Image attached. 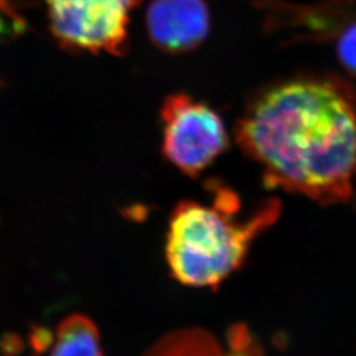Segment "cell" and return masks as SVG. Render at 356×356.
<instances>
[{
    "mask_svg": "<svg viewBox=\"0 0 356 356\" xmlns=\"http://www.w3.org/2000/svg\"><path fill=\"white\" fill-rule=\"evenodd\" d=\"M270 189L348 202L356 179V91L331 73H300L254 91L235 128Z\"/></svg>",
    "mask_w": 356,
    "mask_h": 356,
    "instance_id": "1",
    "label": "cell"
},
{
    "mask_svg": "<svg viewBox=\"0 0 356 356\" xmlns=\"http://www.w3.org/2000/svg\"><path fill=\"white\" fill-rule=\"evenodd\" d=\"M210 202L181 201L169 216L165 241L170 276L191 288L218 289L244 266L254 241L275 225L281 202L272 197L241 216L238 194L211 181Z\"/></svg>",
    "mask_w": 356,
    "mask_h": 356,
    "instance_id": "2",
    "label": "cell"
},
{
    "mask_svg": "<svg viewBox=\"0 0 356 356\" xmlns=\"http://www.w3.org/2000/svg\"><path fill=\"white\" fill-rule=\"evenodd\" d=\"M141 0H44L56 42L72 53L127 51L131 13Z\"/></svg>",
    "mask_w": 356,
    "mask_h": 356,
    "instance_id": "3",
    "label": "cell"
},
{
    "mask_svg": "<svg viewBox=\"0 0 356 356\" xmlns=\"http://www.w3.org/2000/svg\"><path fill=\"white\" fill-rule=\"evenodd\" d=\"M163 153L188 177H198L227 151L229 136L220 115L188 94H173L161 106Z\"/></svg>",
    "mask_w": 356,
    "mask_h": 356,
    "instance_id": "4",
    "label": "cell"
},
{
    "mask_svg": "<svg viewBox=\"0 0 356 356\" xmlns=\"http://www.w3.org/2000/svg\"><path fill=\"white\" fill-rule=\"evenodd\" d=\"M145 23L153 45L169 54L198 48L211 26L204 0H152Z\"/></svg>",
    "mask_w": 356,
    "mask_h": 356,
    "instance_id": "5",
    "label": "cell"
},
{
    "mask_svg": "<svg viewBox=\"0 0 356 356\" xmlns=\"http://www.w3.org/2000/svg\"><path fill=\"white\" fill-rule=\"evenodd\" d=\"M273 31H291L292 40H335L355 15L351 0H326L317 4H292L282 0H257Z\"/></svg>",
    "mask_w": 356,
    "mask_h": 356,
    "instance_id": "6",
    "label": "cell"
},
{
    "mask_svg": "<svg viewBox=\"0 0 356 356\" xmlns=\"http://www.w3.org/2000/svg\"><path fill=\"white\" fill-rule=\"evenodd\" d=\"M47 356H104L99 329L82 313L65 317L48 335Z\"/></svg>",
    "mask_w": 356,
    "mask_h": 356,
    "instance_id": "7",
    "label": "cell"
},
{
    "mask_svg": "<svg viewBox=\"0 0 356 356\" xmlns=\"http://www.w3.org/2000/svg\"><path fill=\"white\" fill-rule=\"evenodd\" d=\"M143 356H225V347L210 331L182 329L164 335Z\"/></svg>",
    "mask_w": 356,
    "mask_h": 356,
    "instance_id": "8",
    "label": "cell"
},
{
    "mask_svg": "<svg viewBox=\"0 0 356 356\" xmlns=\"http://www.w3.org/2000/svg\"><path fill=\"white\" fill-rule=\"evenodd\" d=\"M40 0H0V38H13L28 28L26 13Z\"/></svg>",
    "mask_w": 356,
    "mask_h": 356,
    "instance_id": "9",
    "label": "cell"
},
{
    "mask_svg": "<svg viewBox=\"0 0 356 356\" xmlns=\"http://www.w3.org/2000/svg\"><path fill=\"white\" fill-rule=\"evenodd\" d=\"M225 356H266V354L251 330L243 323H236L227 331Z\"/></svg>",
    "mask_w": 356,
    "mask_h": 356,
    "instance_id": "10",
    "label": "cell"
},
{
    "mask_svg": "<svg viewBox=\"0 0 356 356\" xmlns=\"http://www.w3.org/2000/svg\"><path fill=\"white\" fill-rule=\"evenodd\" d=\"M338 61L356 78V17L354 16L335 38Z\"/></svg>",
    "mask_w": 356,
    "mask_h": 356,
    "instance_id": "11",
    "label": "cell"
}]
</instances>
